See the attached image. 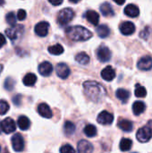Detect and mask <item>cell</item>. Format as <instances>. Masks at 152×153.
I'll return each instance as SVG.
<instances>
[{
  "label": "cell",
  "mask_w": 152,
  "mask_h": 153,
  "mask_svg": "<svg viewBox=\"0 0 152 153\" xmlns=\"http://www.w3.org/2000/svg\"><path fill=\"white\" fill-rule=\"evenodd\" d=\"M83 90L86 96L93 102H100L107 95L105 88L95 81H86L83 83Z\"/></svg>",
  "instance_id": "6da1fadb"
},
{
  "label": "cell",
  "mask_w": 152,
  "mask_h": 153,
  "mask_svg": "<svg viewBox=\"0 0 152 153\" xmlns=\"http://www.w3.org/2000/svg\"><path fill=\"white\" fill-rule=\"evenodd\" d=\"M65 33L67 37L73 41H86L92 37L91 31L85 27L79 25L68 27L65 30Z\"/></svg>",
  "instance_id": "7a4b0ae2"
},
{
  "label": "cell",
  "mask_w": 152,
  "mask_h": 153,
  "mask_svg": "<svg viewBox=\"0 0 152 153\" xmlns=\"http://www.w3.org/2000/svg\"><path fill=\"white\" fill-rule=\"evenodd\" d=\"M136 138L141 143H147L152 138V120L148 121V123L138 130L136 134Z\"/></svg>",
  "instance_id": "3957f363"
},
{
  "label": "cell",
  "mask_w": 152,
  "mask_h": 153,
  "mask_svg": "<svg viewBox=\"0 0 152 153\" xmlns=\"http://www.w3.org/2000/svg\"><path fill=\"white\" fill-rule=\"evenodd\" d=\"M74 17V12L71 8L62 9L57 15V22L60 25H65L69 23Z\"/></svg>",
  "instance_id": "277c9868"
},
{
  "label": "cell",
  "mask_w": 152,
  "mask_h": 153,
  "mask_svg": "<svg viewBox=\"0 0 152 153\" xmlns=\"http://www.w3.org/2000/svg\"><path fill=\"white\" fill-rule=\"evenodd\" d=\"M97 56L98 59L102 63L108 62L111 58V51L108 47L102 45L97 50Z\"/></svg>",
  "instance_id": "5b68a950"
},
{
  "label": "cell",
  "mask_w": 152,
  "mask_h": 153,
  "mask_svg": "<svg viewBox=\"0 0 152 153\" xmlns=\"http://www.w3.org/2000/svg\"><path fill=\"white\" fill-rule=\"evenodd\" d=\"M1 128L4 133L9 134L16 130V124L14 120L12 119L11 117H6L1 122Z\"/></svg>",
  "instance_id": "8992f818"
},
{
  "label": "cell",
  "mask_w": 152,
  "mask_h": 153,
  "mask_svg": "<svg viewBox=\"0 0 152 153\" xmlns=\"http://www.w3.org/2000/svg\"><path fill=\"white\" fill-rule=\"evenodd\" d=\"M11 142H12V147L14 152H22V150L24 149V140L20 134H15L14 135H13Z\"/></svg>",
  "instance_id": "52a82bcc"
},
{
  "label": "cell",
  "mask_w": 152,
  "mask_h": 153,
  "mask_svg": "<svg viewBox=\"0 0 152 153\" xmlns=\"http://www.w3.org/2000/svg\"><path fill=\"white\" fill-rule=\"evenodd\" d=\"M97 121L99 124L103 125V126H108L111 125L114 121V116L109 113L108 111H102L101 113H99V115L98 116Z\"/></svg>",
  "instance_id": "ba28073f"
},
{
  "label": "cell",
  "mask_w": 152,
  "mask_h": 153,
  "mask_svg": "<svg viewBox=\"0 0 152 153\" xmlns=\"http://www.w3.org/2000/svg\"><path fill=\"white\" fill-rule=\"evenodd\" d=\"M49 26L50 25L47 22H40L39 23H37L35 26V29H34L35 33L39 37H45L48 33Z\"/></svg>",
  "instance_id": "9c48e42d"
},
{
  "label": "cell",
  "mask_w": 152,
  "mask_h": 153,
  "mask_svg": "<svg viewBox=\"0 0 152 153\" xmlns=\"http://www.w3.org/2000/svg\"><path fill=\"white\" fill-rule=\"evenodd\" d=\"M56 72L57 76L61 79H66L70 75V73H71L70 68L65 63H59L56 66Z\"/></svg>",
  "instance_id": "30bf717a"
},
{
  "label": "cell",
  "mask_w": 152,
  "mask_h": 153,
  "mask_svg": "<svg viewBox=\"0 0 152 153\" xmlns=\"http://www.w3.org/2000/svg\"><path fill=\"white\" fill-rule=\"evenodd\" d=\"M22 32H23V26L22 25H15V27H11L5 30V34L11 40L16 39L18 38V35Z\"/></svg>",
  "instance_id": "8fae6325"
},
{
  "label": "cell",
  "mask_w": 152,
  "mask_h": 153,
  "mask_svg": "<svg viewBox=\"0 0 152 153\" xmlns=\"http://www.w3.org/2000/svg\"><path fill=\"white\" fill-rule=\"evenodd\" d=\"M137 66L142 71H149L152 68V57L149 56H145L141 57L138 61Z\"/></svg>",
  "instance_id": "7c38bea8"
},
{
  "label": "cell",
  "mask_w": 152,
  "mask_h": 153,
  "mask_svg": "<svg viewBox=\"0 0 152 153\" xmlns=\"http://www.w3.org/2000/svg\"><path fill=\"white\" fill-rule=\"evenodd\" d=\"M120 31L122 34L125 36H129L134 33L135 31V25L132 22H124L120 25Z\"/></svg>",
  "instance_id": "4fadbf2b"
},
{
  "label": "cell",
  "mask_w": 152,
  "mask_h": 153,
  "mask_svg": "<svg viewBox=\"0 0 152 153\" xmlns=\"http://www.w3.org/2000/svg\"><path fill=\"white\" fill-rule=\"evenodd\" d=\"M77 149H78V153H92L93 152L92 144L86 140L80 141L78 143Z\"/></svg>",
  "instance_id": "5bb4252c"
},
{
  "label": "cell",
  "mask_w": 152,
  "mask_h": 153,
  "mask_svg": "<svg viewBox=\"0 0 152 153\" xmlns=\"http://www.w3.org/2000/svg\"><path fill=\"white\" fill-rule=\"evenodd\" d=\"M38 113L44 118H51L53 116L52 110L46 103H41L38 106Z\"/></svg>",
  "instance_id": "9a60e30c"
},
{
  "label": "cell",
  "mask_w": 152,
  "mask_h": 153,
  "mask_svg": "<svg viewBox=\"0 0 152 153\" xmlns=\"http://www.w3.org/2000/svg\"><path fill=\"white\" fill-rule=\"evenodd\" d=\"M53 66L48 61H45L39 65V72L42 76H49L52 74Z\"/></svg>",
  "instance_id": "2e32d148"
},
{
  "label": "cell",
  "mask_w": 152,
  "mask_h": 153,
  "mask_svg": "<svg viewBox=\"0 0 152 153\" xmlns=\"http://www.w3.org/2000/svg\"><path fill=\"white\" fill-rule=\"evenodd\" d=\"M101 77L107 81V82H111L115 79L116 77V71L112 66H107L105 67L102 72H101Z\"/></svg>",
  "instance_id": "e0dca14e"
},
{
  "label": "cell",
  "mask_w": 152,
  "mask_h": 153,
  "mask_svg": "<svg viewBox=\"0 0 152 153\" xmlns=\"http://www.w3.org/2000/svg\"><path fill=\"white\" fill-rule=\"evenodd\" d=\"M85 17L90 24L95 25V26L98 25V23L99 22V14L93 10L87 11L85 13Z\"/></svg>",
  "instance_id": "ac0fdd59"
},
{
  "label": "cell",
  "mask_w": 152,
  "mask_h": 153,
  "mask_svg": "<svg viewBox=\"0 0 152 153\" xmlns=\"http://www.w3.org/2000/svg\"><path fill=\"white\" fill-rule=\"evenodd\" d=\"M125 13L129 17L134 18L140 14V9L137 5H135L133 4H130L126 5V7L125 8Z\"/></svg>",
  "instance_id": "d6986e66"
},
{
  "label": "cell",
  "mask_w": 152,
  "mask_h": 153,
  "mask_svg": "<svg viewBox=\"0 0 152 153\" xmlns=\"http://www.w3.org/2000/svg\"><path fill=\"white\" fill-rule=\"evenodd\" d=\"M99 9H100L101 13H102L105 17L114 16V14H115V12H114V10H113L112 5H111L109 3H108V2L103 3V4L100 5Z\"/></svg>",
  "instance_id": "ffe728a7"
},
{
  "label": "cell",
  "mask_w": 152,
  "mask_h": 153,
  "mask_svg": "<svg viewBox=\"0 0 152 153\" xmlns=\"http://www.w3.org/2000/svg\"><path fill=\"white\" fill-rule=\"evenodd\" d=\"M146 109V105L142 101H135L133 104V112L135 116H140Z\"/></svg>",
  "instance_id": "44dd1931"
},
{
  "label": "cell",
  "mask_w": 152,
  "mask_h": 153,
  "mask_svg": "<svg viewBox=\"0 0 152 153\" xmlns=\"http://www.w3.org/2000/svg\"><path fill=\"white\" fill-rule=\"evenodd\" d=\"M118 127L124 131V132H126V133H129V132H132L133 131V125L131 121L129 120H126V119H121L119 122H118Z\"/></svg>",
  "instance_id": "7402d4cb"
},
{
  "label": "cell",
  "mask_w": 152,
  "mask_h": 153,
  "mask_svg": "<svg viewBox=\"0 0 152 153\" xmlns=\"http://www.w3.org/2000/svg\"><path fill=\"white\" fill-rule=\"evenodd\" d=\"M116 98L120 100L123 103H126L130 99V92L125 89H118L116 92Z\"/></svg>",
  "instance_id": "603a6c76"
},
{
  "label": "cell",
  "mask_w": 152,
  "mask_h": 153,
  "mask_svg": "<svg viewBox=\"0 0 152 153\" xmlns=\"http://www.w3.org/2000/svg\"><path fill=\"white\" fill-rule=\"evenodd\" d=\"M17 125L18 126L20 127L21 130H23V131H26L29 129L30 126V119L25 117V116H21L19 118H18V121H17Z\"/></svg>",
  "instance_id": "cb8c5ba5"
},
{
  "label": "cell",
  "mask_w": 152,
  "mask_h": 153,
  "mask_svg": "<svg viewBox=\"0 0 152 153\" xmlns=\"http://www.w3.org/2000/svg\"><path fill=\"white\" fill-rule=\"evenodd\" d=\"M37 82V76L34 74H27L23 79H22V82L25 86H33Z\"/></svg>",
  "instance_id": "d4e9b609"
},
{
  "label": "cell",
  "mask_w": 152,
  "mask_h": 153,
  "mask_svg": "<svg viewBox=\"0 0 152 153\" xmlns=\"http://www.w3.org/2000/svg\"><path fill=\"white\" fill-rule=\"evenodd\" d=\"M75 61L82 65H86L90 63V56L85 52H80L76 55Z\"/></svg>",
  "instance_id": "484cf974"
},
{
  "label": "cell",
  "mask_w": 152,
  "mask_h": 153,
  "mask_svg": "<svg viewBox=\"0 0 152 153\" xmlns=\"http://www.w3.org/2000/svg\"><path fill=\"white\" fill-rule=\"evenodd\" d=\"M97 33H98L99 37H100L101 39H105L110 34V30H109L108 26L102 24L97 28Z\"/></svg>",
  "instance_id": "4316f807"
},
{
  "label": "cell",
  "mask_w": 152,
  "mask_h": 153,
  "mask_svg": "<svg viewBox=\"0 0 152 153\" xmlns=\"http://www.w3.org/2000/svg\"><path fill=\"white\" fill-rule=\"evenodd\" d=\"M133 146V142L132 140L128 139V138H124L121 140L120 142V145L119 148L122 152H128L132 149Z\"/></svg>",
  "instance_id": "83f0119b"
},
{
  "label": "cell",
  "mask_w": 152,
  "mask_h": 153,
  "mask_svg": "<svg viewBox=\"0 0 152 153\" xmlns=\"http://www.w3.org/2000/svg\"><path fill=\"white\" fill-rule=\"evenodd\" d=\"M48 52L51 54V55H54V56H59L61 54L64 53V48L62 45L60 44H55L53 46H50L48 47Z\"/></svg>",
  "instance_id": "f1b7e54d"
},
{
  "label": "cell",
  "mask_w": 152,
  "mask_h": 153,
  "mask_svg": "<svg viewBox=\"0 0 152 153\" xmlns=\"http://www.w3.org/2000/svg\"><path fill=\"white\" fill-rule=\"evenodd\" d=\"M75 131V126L71 121H66L64 125V132L66 135H72Z\"/></svg>",
  "instance_id": "f546056e"
},
{
  "label": "cell",
  "mask_w": 152,
  "mask_h": 153,
  "mask_svg": "<svg viewBox=\"0 0 152 153\" xmlns=\"http://www.w3.org/2000/svg\"><path fill=\"white\" fill-rule=\"evenodd\" d=\"M85 135H87L88 137H94L97 135V128L95 126L93 125H88L84 127L83 130Z\"/></svg>",
  "instance_id": "4dcf8cb0"
},
{
  "label": "cell",
  "mask_w": 152,
  "mask_h": 153,
  "mask_svg": "<svg viewBox=\"0 0 152 153\" xmlns=\"http://www.w3.org/2000/svg\"><path fill=\"white\" fill-rule=\"evenodd\" d=\"M134 93H135V96L138 97V98H144L147 95V91H146V89L143 86H142L141 84L137 83L135 85V91H134Z\"/></svg>",
  "instance_id": "1f68e13d"
},
{
  "label": "cell",
  "mask_w": 152,
  "mask_h": 153,
  "mask_svg": "<svg viewBox=\"0 0 152 153\" xmlns=\"http://www.w3.org/2000/svg\"><path fill=\"white\" fill-rule=\"evenodd\" d=\"M5 21L8 24H10L11 26H14L16 25V17H15V14L13 12H10L6 14L5 16Z\"/></svg>",
  "instance_id": "d6a6232c"
},
{
  "label": "cell",
  "mask_w": 152,
  "mask_h": 153,
  "mask_svg": "<svg viewBox=\"0 0 152 153\" xmlns=\"http://www.w3.org/2000/svg\"><path fill=\"white\" fill-rule=\"evenodd\" d=\"M14 84H15V81L12 77H8L4 81V89L6 91H12L14 87Z\"/></svg>",
  "instance_id": "836d02e7"
},
{
  "label": "cell",
  "mask_w": 152,
  "mask_h": 153,
  "mask_svg": "<svg viewBox=\"0 0 152 153\" xmlns=\"http://www.w3.org/2000/svg\"><path fill=\"white\" fill-rule=\"evenodd\" d=\"M9 110V104L5 100H0V115L3 116Z\"/></svg>",
  "instance_id": "e575fe53"
},
{
  "label": "cell",
  "mask_w": 152,
  "mask_h": 153,
  "mask_svg": "<svg viewBox=\"0 0 152 153\" xmlns=\"http://www.w3.org/2000/svg\"><path fill=\"white\" fill-rule=\"evenodd\" d=\"M60 153H75V150L70 144H65L60 148Z\"/></svg>",
  "instance_id": "d590c367"
},
{
  "label": "cell",
  "mask_w": 152,
  "mask_h": 153,
  "mask_svg": "<svg viewBox=\"0 0 152 153\" xmlns=\"http://www.w3.org/2000/svg\"><path fill=\"white\" fill-rule=\"evenodd\" d=\"M26 16H27V14H26L25 10H23V9H20V10L18 11V13H17V19H18V20H20V21H23V20H25Z\"/></svg>",
  "instance_id": "8d00e7d4"
},
{
  "label": "cell",
  "mask_w": 152,
  "mask_h": 153,
  "mask_svg": "<svg viewBox=\"0 0 152 153\" xmlns=\"http://www.w3.org/2000/svg\"><path fill=\"white\" fill-rule=\"evenodd\" d=\"M150 32H151L150 28H149V27H146V28L140 33V37L142 38V39H147L148 37H149V35H150Z\"/></svg>",
  "instance_id": "74e56055"
},
{
  "label": "cell",
  "mask_w": 152,
  "mask_h": 153,
  "mask_svg": "<svg viewBox=\"0 0 152 153\" xmlns=\"http://www.w3.org/2000/svg\"><path fill=\"white\" fill-rule=\"evenodd\" d=\"M5 43H6L5 37H4L2 33H0V48H1L2 47H4V46L5 45Z\"/></svg>",
  "instance_id": "f35d334b"
},
{
  "label": "cell",
  "mask_w": 152,
  "mask_h": 153,
  "mask_svg": "<svg viewBox=\"0 0 152 153\" xmlns=\"http://www.w3.org/2000/svg\"><path fill=\"white\" fill-rule=\"evenodd\" d=\"M21 98H22V96H21V95H17V96H15V97L13 98V103H14L15 105L19 106V105H20Z\"/></svg>",
  "instance_id": "ab89813d"
},
{
  "label": "cell",
  "mask_w": 152,
  "mask_h": 153,
  "mask_svg": "<svg viewBox=\"0 0 152 153\" xmlns=\"http://www.w3.org/2000/svg\"><path fill=\"white\" fill-rule=\"evenodd\" d=\"M49 3L53 5H60L61 4H63V1L62 0H59V1H54V0H49Z\"/></svg>",
  "instance_id": "60d3db41"
},
{
  "label": "cell",
  "mask_w": 152,
  "mask_h": 153,
  "mask_svg": "<svg viewBox=\"0 0 152 153\" xmlns=\"http://www.w3.org/2000/svg\"><path fill=\"white\" fill-rule=\"evenodd\" d=\"M116 4H125V1H122V2L116 1Z\"/></svg>",
  "instance_id": "b9f144b4"
},
{
  "label": "cell",
  "mask_w": 152,
  "mask_h": 153,
  "mask_svg": "<svg viewBox=\"0 0 152 153\" xmlns=\"http://www.w3.org/2000/svg\"><path fill=\"white\" fill-rule=\"evenodd\" d=\"M4 4V1H0V5H2Z\"/></svg>",
  "instance_id": "7bdbcfd3"
},
{
  "label": "cell",
  "mask_w": 152,
  "mask_h": 153,
  "mask_svg": "<svg viewBox=\"0 0 152 153\" xmlns=\"http://www.w3.org/2000/svg\"><path fill=\"white\" fill-rule=\"evenodd\" d=\"M70 2H71V3H75V4H76V3H78V1H73V0H71Z\"/></svg>",
  "instance_id": "ee69618b"
},
{
  "label": "cell",
  "mask_w": 152,
  "mask_h": 153,
  "mask_svg": "<svg viewBox=\"0 0 152 153\" xmlns=\"http://www.w3.org/2000/svg\"><path fill=\"white\" fill-rule=\"evenodd\" d=\"M1 132H2V128H1V122H0V134H1Z\"/></svg>",
  "instance_id": "f6af8a7d"
},
{
  "label": "cell",
  "mask_w": 152,
  "mask_h": 153,
  "mask_svg": "<svg viewBox=\"0 0 152 153\" xmlns=\"http://www.w3.org/2000/svg\"><path fill=\"white\" fill-rule=\"evenodd\" d=\"M133 153H137V152H133Z\"/></svg>",
  "instance_id": "bcb514c9"
},
{
  "label": "cell",
  "mask_w": 152,
  "mask_h": 153,
  "mask_svg": "<svg viewBox=\"0 0 152 153\" xmlns=\"http://www.w3.org/2000/svg\"><path fill=\"white\" fill-rule=\"evenodd\" d=\"M0 151H1V148H0Z\"/></svg>",
  "instance_id": "7dc6e473"
}]
</instances>
